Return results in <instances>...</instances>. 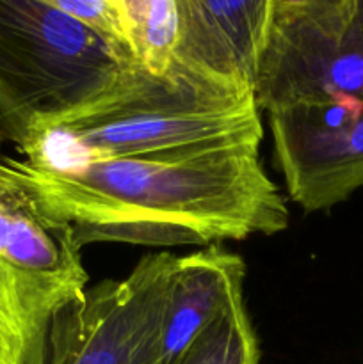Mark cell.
<instances>
[{
    "mask_svg": "<svg viewBox=\"0 0 363 364\" xmlns=\"http://www.w3.org/2000/svg\"><path fill=\"white\" fill-rule=\"evenodd\" d=\"M267 116L274 162L302 210H330L363 187V98L292 103Z\"/></svg>",
    "mask_w": 363,
    "mask_h": 364,
    "instance_id": "6",
    "label": "cell"
},
{
    "mask_svg": "<svg viewBox=\"0 0 363 364\" xmlns=\"http://www.w3.org/2000/svg\"><path fill=\"white\" fill-rule=\"evenodd\" d=\"M246 263L221 245L174 259L162 326V364H171L238 295Z\"/></svg>",
    "mask_w": 363,
    "mask_h": 364,
    "instance_id": "8",
    "label": "cell"
},
{
    "mask_svg": "<svg viewBox=\"0 0 363 364\" xmlns=\"http://www.w3.org/2000/svg\"><path fill=\"white\" fill-rule=\"evenodd\" d=\"M0 198L78 249L212 245L276 235L288 208L263 171L258 146L93 160L45 169L0 155Z\"/></svg>",
    "mask_w": 363,
    "mask_h": 364,
    "instance_id": "1",
    "label": "cell"
},
{
    "mask_svg": "<svg viewBox=\"0 0 363 364\" xmlns=\"http://www.w3.org/2000/svg\"><path fill=\"white\" fill-rule=\"evenodd\" d=\"M262 117L253 85L174 60L164 75L130 63L85 102L36 119L18 153L45 169L93 160L260 146Z\"/></svg>",
    "mask_w": 363,
    "mask_h": 364,
    "instance_id": "2",
    "label": "cell"
},
{
    "mask_svg": "<svg viewBox=\"0 0 363 364\" xmlns=\"http://www.w3.org/2000/svg\"><path fill=\"white\" fill-rule=\"evenodd\" d=\"M80 251L68 233L45 228L0 198V259L31 281L57 309L88 288Z\"/></svg>",
    "mask_w": 363,
    "mask_h": 364,
    "instance_id": "9",
    "label": "cell"
},
{
    "mask_svg": "<svg viewBox=\"0 0 363 364\" xmlns=\"http://www.w3.org/2000/svg\"><path fill=\"white\" fill-rule=\"evenodd\" d=\"M274 0H177L174 60L253 85Z\"/></svg>",
    "mask_w": 363,
    "mask_h": 364,
    "instance_id": "7",
    "label": "cell"
},
{
    "mask_svg": "<svg viewBox=\"0 0 363 364\" xmlns=\"http://www.w3.org/2000/svg\"><path fill=\"white\" fill-rule=\"evenodd\" d=\"M171 364H260L255 327L238 295Z\"/></svg>",
    "mask_w": 363,
    "mask_h": 364,
    "instance_id": "12",
    "label": "cell"
},
{
    "mask_svg": "<svg viewBox=\"0 0 363 364\" xmlns=\"http://www.w3.org/2000/svg\"><path fill=\"white\" fill-rule=\"evenodd\" d=\"M253 92L260 112L363 98V0H331L270 23Z\"/></svg>",
    "mask_w": 363,
    "mask_h": 364,
    "instance_id": "5",
    "label": "cell"
},
{
    "mask_svg": "<svg viewBox=\"0 0 363 364\" xmlns=\"http://www.w3.org/2000/svg\"><path fill=\"white\" fill-rule=\"evenodd\" d=\"M177 256L146 255L123 279H105L50 320L45 364H162V326Z\"/></svg>",
    "mask_w": 363,
    "mask_h": 364,
    "instance_id": "4",
    "label": "cell"
},
{
    "mask_svg": "<svg viewBox=\"0 0 363 364\" xmlns=\"http://www.w3.org/2000/svg\"><path fill=\"white\" fill-rule=\"evenodd\" d=\"M127 50L45 0H0V116L13 144L36 119L98 92Z\"/></svg>",
    "mask_w": 363,
    "mask_h": 364,
    "instance_id": "3",
    "label": "cell"
},
{
    "mask_svg": "<svg viewBox=\"0 0 363 364\" xmlns=\"http://www.w3.org/2000/svg\"><path fill=\"white\" fill-rule=\"evenodd\" d=\"M9 142V135H7V128L6 124H4V119L0 117V153L4 151V146Z\"/></svg>",
    "mask_w": 363,
    "mask_h": 364,
    "instance_id": "15",
    "label": "cell"
},
{
    "mask_svg": "<svg viewBox=\"0 0 363 364\" xmlns=\"http://www.w3.org/2000/svg\"><path fill=\"white\" fill-rule=\"evenodd\" d=\"M59 311L0 259V364H45L50 320Z\"/></svg>",
    "mask_w": 363,
    "mask_h": 364,
    "instance_id": "10",
    "label": "cell"
},
{
    "mask_svg": "<svg viewBox=\"0 0 363 364\" xmlns=\"http://www.w3.org/2000/svg\"><path fill=\"white\" fill-rule=\"evenodd\" d=\"M45 2L66 13L68 16L89 25L96 32H100L107 39L114 41L117 46H121V48L130 53L127 46V39H125L123 23H121L120 13H117L114 0H45Z\"/></svg>",
    "mask_w": 363,
    "mask_h": 364,
    "instance_id": "13",
    "label": "cell"
},
{
    "mask_svg": "<svg viewBox=\"0 0 363 364\" xmlns=\"http://www.w3.org/2000/svg\"><path fill=\"white\" fill-rule=\"evenodd\" d=\"M327 2H331V0H274L273 23L305 14Z\"/></svg>",
    "mask_w": 363,
    "mask_h": 364,
    "instance_id": "14",
    "label": "cell"
},
{
    "mask_svg": "<svg viewBox=\"0 0 363 364\" xmlns=\"http://www.w3.org/2000/svg\"><path fill=\"white\" fill-rule=\"evenodd\" d=\"M125 39L139 66L164 75L174 64L178 46L177 0H114Z\"/></svg>",
    "mask_w": 363,
    "mask_h": 364,
    "instance_id": "11",
    "label": "cell"
}]
</instances>
